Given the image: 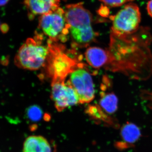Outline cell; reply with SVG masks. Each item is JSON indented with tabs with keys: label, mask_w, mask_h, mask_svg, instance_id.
I'll return each mask as SVG.
<instances>
[{
	"label": "cell",
	"mask_w": 152,
	"mask_h": 152,
	"mask_svg": "<svg viewBox=\"0 0 152 152\" xmlns=\"http://www.w3.org/2000/svg\"><path fill=\"white\" fill-rule=\"evenodd\" d=\"M139 30L134 34L125 36L111 34L109 52V61L106 69L121 72L132 77L142 78V70L145 62L148 59L142 56L150 55L148 46L150 34L148 30Z\"/></svg>",
	"instance_id": "1"
},
{
	"label": "cell",
	"mask_w": 152,
	"mask_h": 152,
	"mask_svg": "<svg viewBox=\"0 0 152 152\" xmlns=\"http://www.w3.org/2000/svg\"><path fill=\"white\" fill-rule=\"evenodd\" d=\"M64 10L73 48H87L96 41L98 34L93 28L92 15L83 3L67 5Z\"/></svg>",
	"instance_id": "2"
},
{
	"label": "cell",
	"mask_w": 152,
	"mask_h": 152,
	"mask_svg": "<svg viewBox=\"0 0 152 152\" xmlns=\"http://www.w3.org/2000/svg\"><path fill=\"white\" fill-rule=\"evenodd\" d=\"M43 34L37 33L34 38H28L19 49L15 58V64L21 69L37 70L46 64L50 47L43 44Z\"/></svg>",
	"instance_id": "3"
},
{
	"label": "cell",
	"mask_w": 152,
	"mask_h": 152,
	"mask_svg": "<svg viewBox=\"0 0 152 152\" xmlns=\"http://www.w3.org/2000/svg\"><path fill=\"white\" fill-rule=\"evenodd\" d=\"M50 53L47 61L49 75L53 80H65L67 76L77 68L83 65L65 53V48L61 44L48 40Z\"/></svg>",
	"instance_id": "4"
},
{
	"label": "cell",
	"mask_w": 152,
	"mask_h": 152,
	"mask_svg": "<svg viewBox=\"0 0 152 152\" xmlns=\"http://www.w3.org/2000/svg\"><path fill=\"white\" fill-rule=\"evenodd\" d=\"M39 28L53 42H64L69 34V26L65 10L61 7L42 15L39 18Z\"/></svg>",
	"instance_id": "5"
},
{
	"label": "cell",
	"mask_w": 152,
	"mask_h": 152,
	"mask_svg": "<svg viewBox=\"0 0 152 152\" xmlns=\"http://www.w3.org/2000/svg\"><path fill=\"white\" fill-rule=\"evenodd\" d=\"M111 19L113 21L111 34L116 36L128 35L135 33L140 28V12L137 5L130 3Z\"/></svg>",
	"instance_id": "6"
},
{
	"label": "cell",
	"mask_w": 152,
	"mask_h": 152,
	"mask_svg": "<svg viewBox=\"0 0 152 152\" xmlns=\"http://www.w3.org/2000/svg\"><path fill=\"white\" fill-rule=\"evenodd\" d=\"M85 66L77 68L70 74L67 82L78 97L80 103H88L94 99V85L91 75Z\"/></svg>",
	"instance_id": "7"
},
{
	"label": "cell",
	"mask_w": 152,
	"mask_h": 152,
	"mask_svg": "<svg viewBox=\"0 0 152 152\" xmlns=\"http://www.w3.org/2000/svg\"><path fill=\"white\" fill-rule=\"evenodd\" d=\"M51 97L58 112L80 103L73 88L65 80L52 81Z\"/></svg>",
	"instance_id": "8"
},
{
	"label": "cell",
	"mask_w": 152,
	"mask_h": 152,
	"mask_svg": "<svg viewBox=\"0 0 152 152\" xmlns=\"http://www.w3.org/2000/svg\"><path fill=\"white\" fill-rule=\"evenodd\" d=\"M60 2V0H24L30 20L55 10L59 7Z\"/></svg>",
	"instance_id": "9"
},
{
	"label": "cell",
	"mask_w": 152,
	"mask_h": 152,
	"mask_svg": "<svg viewBox=\"0 0 152 152\" xmlns=\"http://www.w3.org/2000/svg\"><path fill=\"white\" fill-rule=\"evenodd\" d=\"M85 57L88 64L95 69L105 68L109 61L108 50L99 47H90L85 53Z\"/></svg>",
	"instance_id": "10"
},
{
	"label": "cell",
	"mask_w": 152,
	"mask_h": 152,
	"mask_svg": "<svg viewBox=\"0 0 152 152\" xmlns=\"http://www.w3.org/2000/svg\"><path fill=\"white\" fill-rule=\"evenodd\" d=\"M141 136L140 130L137 125L132 123H126L121 130L122 141L117 143L116 146L119 149L129 148L137 141Z\"/></svg>",
	"instance_id": "11"
},
{
	"label": "cell",
	"mask_w": 152,
	"mask_h": 152,
	"mask_svg": "<svg viewBox=\"0 0 152 152\" xmlns=\"http://www.w3.org/2000/svg\"><path fill=\"white\" fill-rule=\"evenodd\" d=\"M23 152H51L48 140L41 136H31L24 143Z\"/></svg>",
	"instance_id": "12"
},
{
	"label": "cell",
	"mask_w": 152,
	"mask_h": 152,
	"mask_svg": "<svg viewBox=\"0 0 152 152\" xmlns=\"http://www.w3.org/2000/svg\"><path fill=\"white\" fill-rule=\"evenodd\" d=\"M118 97L113 92L101 93L99 107L107 114H112L115 113L118 108Z\"/></svg>",
	"instance_id": "13"
},
{
	"label": "cell",
	"mask_w": 152,
	"mask_h": 152,
	"mask_svg": "<svg viewBox=\"0 0 152 152\" xmlns=\"http://www.w3.org/2000/svg\"><path fill=\"white\" fill-rule=\"evenodd\" d=\"M88 108L87 113L94 119L101 121L104 122H105L110 125L114 124V122L112 121L111 118L109 117L99 106H91Z\"/></svg>",
	"instance_id": "14"
},
{
	"label": "cell",
	"mask_w": 152,
	"mask_h": 152,
	"mask_svg": "<svg viewBox=\"0 0 152 152\" xmlns=\"http://www.w3.org/2000/svg\"><path fill=\"white\" fill-rule=\"evenodd\" d=\"M27 118L32 122L39 121L44 115L43 111L37 105L30 106L26 112Z\"/></svg>",
	"instance_id": "15"
},
{
	"label": "cell",
	"mask_w": 152,
	"mask_h": 152,
	"mask_svg": "<svg viewBox=\"0 0 152 152\" xmlns=\"http://www.w3.org/2000/svg\"><path fill=\"white\" fill-rule=\"evenodd\" d=\"M106 5L110 7H118L134 0H99Z\"/></svg>",
	"instance_id": "16"
},
{
	"label": "cell",
	"mask_w": 152,
	"mask_h": 152,
	"mask_svg": "<svg viewBox=\"0 0 152 152\" xmlns=\"http://www.w3.org/2000/svg\"><path fill=\"white\" fill-rule=\"evenodd\" d=\"M147 10L149 15L152 18V0L149 1L147 4Z\"/></svg>",
	"instance_id": "17"
},
{
	"label": "cell",
	"mask_w": 152,
	"mask_h": 152,
	"mask_svg": "<svg viewBox=\"0 0 152 152\" xmlns=\"http://www.w3.org/2000/svg\"><path fill=\"white\" fill-rule=\"evenodd\" d=\"M1 30L3 33H6L9 30V27L7 24H3L1 26Z\"/></svg>",
	"instance_id": "18"
},
{
	"label": "cell",
	"mask_w": 152,
	"mask_h": 152,
	"mask_svg": "<svg viewBox=\"0 0 152 152\" xmlns=\"http://www.w3.org/2000/svg\"><path fill=\"white\" fill-rule=\"evenodd\" d=\"M10 0H0V7L4 6Z\"/></svg>",
	"instance_id": "19"
},
{
	"label": "cell",
	"mask_w": 152,
	"mask_h": 152,
	"mask_svg": "<svg viewBox=\"0 0 152 152\" xmlns=\"http://www.w3.org/2000/svg\"><path fill=\"white\" fill-rule=\"evenodd\" d=\"M63 1H67V0H63Z\"/></svg>",
	"instance_id": "20"
}]
</instances>
